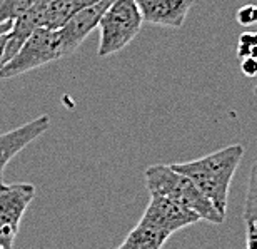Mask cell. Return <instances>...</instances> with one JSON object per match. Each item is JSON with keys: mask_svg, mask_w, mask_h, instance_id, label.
<instances>
[{"mask_svg": "<svg viewBox=\"0 0 257 249\" xmlns=\"http://www.w3.org/2000/svg\"><path fill=\"white\" fill-rule=\"evenodd\" d=\"M244 146L232 144L191 162L172 164V169L187 176L202 191L205 198L210 199L215 209L225 216L230 183L244 157Z\"/></svg>", "mask_w": 257, "mask_h": 249, "instance_id": "6da1fadb", "label": "cell"}, {"mask_svg": "<svg viewBox=\"0 0 257 249\" xmlns=\"http://www.w3.org/2000/svg\"><path fill=\"white\" fill-rule=\"evenodd\" d=\"M146 186L151 194H159L177 202L179 206L192 211L200 221L222 224L225 216L215 209L209 198L195 186L187 176L177 173L172 165L156 164L146 169Z\"/></svg>", "mask_w": 257, "mask_h": 249, "instance_id": "7a4b0ae2", "label": "cell"}, {"mask_svg": "<svg viewBox=\"0 0 257 249\" xmlns=\"http://www.w3.org/2000/svg\"><path fill=\"white\" fill-rule=\"evenodd\" d=\"M142 15L136 0H112L99 20L97 55L109 57L127 47L142 29Z\"/></svg>", "mask_w": 257, "mask_h": 249, "instance_id": "3957f363", "label": "cell"}, {"mask_svg": "<svg viewBox=\"0 0 257 249\" xmlns=\"http://www.w3.org/2000/svg\"><path fill=\"white\" fill-rule=\"evenodd\" d=\"M64 59L59 30L39 27L22 44L12 59L0 67V79H12L42 65Z\"/></svg>", "mask_w": 257, "mask_h": 249, "instance_id": "277c9868", "label": "cell"}, {"mask_svg": "<svg viewBox=\"0 0 257 249\" xmlns=\"http://www.w3.org/2000/svg\"><path fill=\"white\" fill-rule=\"evenodd\" d=\"M34 198L35 186L30 183L0 184V247H14L20 221Z\"/></svg>", "mask_w": 257, "mask_h": 249, "instance_id": "5b68a950", "label": "cell"}, {"mask_svg": "<svg viewBox=\"0 0 257 249\" xmlns=\"http://www.w3.org/2000/svg\"><path fill=\"white\" fill-rule=\"evenodd\" d=\"M141 219L167 232L169 236L200 221L199 216L194 214L192 211L159 194H151V201H149V206L146 207Z\"/></svg>", "mask_w": 257, "mask_h": 249, "instance_id": "8992f818", "label": "cell"}, {"mask_svg": "<svg viewBox=\"0 0 257 249\" xmlns=\"http://www.w3.org/2000/svg\"><path fill=\"white\" fill-rule=\"evenodd\" d=\"M110 4L112 0H99L97 4L89 5V7L82 9L75 15H72L62 27L59 29L64 57L74 54L80 47V44L87 39V35L94 29H97L100 17L104 15V12Z\"/></svg>", "mask_w": 257, "mask_h": 249, "instance_id": "52a82bcc", "label": "cell"}, {"mask_svg": "<svg viewBox=\"0 0 257 249\" xmlns=\"http://www.w3.org/2000/svg\"><path fill=\"white\" fill-rule=\"evenodd\" d=\"M49 127L50 117L44 114V116L25 122L24 126L14 129V131L0 134V184H4V173L10 160L19 152H22L30 142L39 139L45 131H49Z\"/></svg>", "mask_w": 257, "mask_h": 249, "instance_id": "ba28073f", "label": "cell"}, {"mask_svg": "<svg viewBox=\"0 0 257 249\" xmlns=\"http://www.w3.org/2000/svg\"><path fill=\"white\" fill-rule=\"evenodd\" d=\"M144 24L179 29L186 22L195 0H136Z\"/></svg>", "mask_w": 257, "mask_h": 249, "instance_id": "9c48e42d", "label": "cell"}, {"mask_svg": "<svg viewBox=\"0 0 257 249\" xmlns=\"http://www.w3.org/2000/svg\"><path fill=\"white\" fill-rule=\"evenodd\" d=\"M47 4H49V0H35V4L27 12H24L15 20H12V29H10L7 34V44H5V50H4L2 60H0V67L7 60L12 59V57L17 54V50L22 47V44L25 40L40 27V20H42V14Z\"/></svg>", "mask_w": 257, "mask_h": 249, "instance_id": "30bf717a", "label": "cell"}, {"mask_svg": "<svg viewBox=\"0 0 257 249\" xmlns=\"http://www.w3.org/2000/svg\"><path fill=\"white\" fill-rule=\"evenodd\" d=\"M99 0H49L40 20V27L49 30H59L72 15L82 9L97 4Z\"/></svg>", "mask_w": 257, "mask_h": 249, "instance_id": "8fae6325", "label": "cell"}, {"mask_svg": "<svg viewBox=\"0 0 257 249\" xmlns=\"http://www.w3.org/2000/svg\"><path fill=\"white\" fill-rule=\"evenodd\" d=\"M169 237L167 232L141 219L117 249H162Z\"/></svg>", "mask_w": 257, "mask_h": 249, "instance_id": "7c38bea8", "label": "cell"}, {"mask_svg": "<svg viewBox=\"0 0 257 249\" xmlns=\"http://www.w3.org/2000/svg\"><path fill=\"white\" fill-rule=\"evenodd\" d=\"M35 0H0V24L12 22L32 7Z\"/></svg>", "mask_w": 257, "mask_h": 249, "instance_id": "4fadbf2b", "label": "cell"}, {"mask_svg": "<svg viewBox=\"0 0 257 249\" xmlns=\"http://www.w3.org/2000/svg\"><path fill=\"white\" fill-rule=\"evenodd\" d=\"M237 55L239 59H245V57L257 59V32H244L240 35L237 44Z\"/></svg>", "mask_w": 257, "mask_h": 249, "instance_id": "5bb4252c", "label": "cell"}, {"mask_svg": "<svg viewBox=\"0 0 257 249\" xmlns=\"http://www.w3.org/2000/svg\"><path fill=\"white\" fill-rule=\"evenodd\" d=\"M245 219H247L250 224L254 221H257V164L254 165L252 171V178H250V188H249V194H247V209H245Z\"/></svg>", "mask_w": 257, "mask_h": 249, "instance_id": "9a60e30c", "label": "cell"}, {"mask_svg": "<svg viewBox=\"0 0 257 249\" xmlns=\"http://www.w3.org/2000/svg\"><path fill=\"white\" fill-rule=\"evenodd\" d=\"M237 22L244 27H249V25H255L257 24V5L249 4L244 5L237 10Z\"/></svg>", "mask_w": 257, "mask_h": 249, "instance_id": "2e32d148", "label": "cell"}, {"mask_svg": "<svg viewBox=\"0 0 257 249\" xmlns=\"http://www.w3.org/2000/svg\"><path fill=\"white\" fill-rule=\"evenodd\" d=\"M240 69H242V72L247 77L257 75V59H252V57L240 59Z\"/></svg>", "mask_w": 257, "mask_h": 249, "instance_id": "e0dca14e", "label": "cell"}, {"mask_svg": "<svg viewBox=\"0 0 257 249\" xmlns=\"http://www.w3.org/2000/svg\"><path fill=\"white\" fill-rule=\"evenodd\" d=\"M7 34L0 35V60H2V55H4V50H5V44H7Z\"/></svg>", "mask_w": 257, "mask_h": 249, "instance_id": "ac0fdd59", "label": "cell"}, {"mask_svg": "<svg viewBox=\"0 0 257 249\" xmlns=\"http://www.w3.org/2000/svg\"><path fill=\"white\" fill-rule=\"evenodd\" d=\"M10 29H12V22H4V24H0V35H2V34H7Z\"/></svg>", "mask_w": 257, "mask_h": 249, "instance_id": "d6986e66", "label": "cell"}, {"mask_svg": "<svg viewBox=\"0 0 257 249\" xmlns=\"http://www.w3.org/2000/svg\"><path fill=\"white\" fill-rule=\"evenodd\" d=\"M0 249H4V247H0Z\"/></svg>", "mask_w": 257, "mask_h": 249, "instance_id": "ffe728a7", "label": "cell"}]
</instances>
